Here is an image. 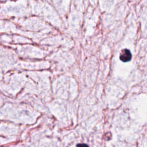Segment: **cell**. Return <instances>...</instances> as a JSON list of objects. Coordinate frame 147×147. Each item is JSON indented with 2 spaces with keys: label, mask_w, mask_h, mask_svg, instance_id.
<instances>
[{
  "label": "cell",
  "mask_w": 147,
  "mask_h": 147,
  "mask_svg": "<svg viewBox=\"0 0 147 147\" xmlns=\"http://www.w3.org/2000/svg\"><path fill=\"white\" fill-rule=\"evenodd\" d=\"M76 147H89V146L86 144H77Z\"/></svg>",
  "instance_id": "obj_2"
},
{
  "label": "cell",
  "mask_w": 147,
  "mask_h": 147,
  "mask_svg": "<svg viewBox=\"0 0 147 147\" xmlns=\"http://www.w3.org/2000/svg\"><path fill=\"white\" fill-rule=\"evenodd\" d=\"M119 58L122 61L127 62L130 61L131 59V53L129 49H123L121 53Z\"/></svg>",
  "instance_id": "obj_1"
}]
</instances>
